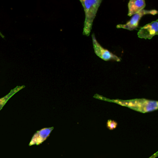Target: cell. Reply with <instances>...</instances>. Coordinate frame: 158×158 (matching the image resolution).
Segmentation results:
<instances>
[{
    "mask_svg": "<svg viewBox=\"0 0 158 158\" xmlns=\"http://www.w3.org/2000/svg\"><path fill=\"white\" fill-rule=\"evenodd\" d=\"M94 97L97 98L114 102L142 113L157 110L158 108V102L156 101L149 100L146 99H135L129 100H110L98 94H96Z\"/></svg>",
    "mask_w": 158,
    "mask_h": 158,
    "instance_id": "obj_1",
    "label": "cell"
},
{
    "mask_svg": "<svg viewBox=\"0 0 158 158\" xmlns=\"http://www.w3.org/2000/svg\"><path fill=\"white\" fill-rule=\"evenodd\" d=\"M85 11V18L83 35L89 36L92 30L93 21L102 0H80Z\"/></svg>",
    "mask_w": 158,
    "mask_h": 158,
    "instance_id": "obj_2",
    "label": "cell"
},
{
    "mask_svg": "<svg viewBox=\"0 0 158 158\" xmlns=\"http://www.w3.org/2000/svg\"><path fill=\"white\" fill-rule=\"evenodd\" d=\"M158 14V11L155 10H143L133 15L129 21L125 24H119L116 26V28H123L129 31L137 30L139 26V23L141 18L147 15H155Z\"/></svg>",
    "mask_w": 158,
    "mask_h": 158,
    "instance_id": "obj_3",
    "label": "cell"
},
{
    "mask_svg": "<svg viewBox=\"0 0 158 158\" xmlns=\"http://www.w3.org/2000/svg\"><path fill=\"white\" fill-rule=\"evenodd\" d=\"M93 48L96 55L104 61L114 60L120 62L122 59L115 54L104 48L97 41L94 34L92 35Z\"/></svg>",
    "mask_w": 158,
    "mask_h": 158,
    "instance_id": "obj_4",
    "label": "cell"
},
{
    "mask_svg": "<svg viewBox=\"0 0 158 158\" xmlns=\"http://www.w3.org/2000/svg\"><path fill=\"white\" fill-rule=\"evenodd\" d=\"M158 35V20L153 21L140 27L137 33L139 38L151 40Z\"/></svg>",
    "mask_w": 158,
    "mask_h": 158,
    "instance_id": "obj_5",
    "label": "cell"
},
{
    "mask_svg": "<svg viewBox=\"0 0 158 158\" xmlns=\"http://www.w3.org/2000/svg\"><path fill=\"white\" fill-rule=\"evenodd\" d=\"M53 129V127H47L37 131L36 133L33 135L29 143V146L39 145L40 144L43 143L49 136L51 133Z\"/></svg>",
    "mask_w": 158,
    "mask_h": 158,
    "instance_id": "obj_6",
    "label": "cell"
},
{
    "mask_svg": "<svg viewBox=\"0 0 158 158\" xmlns=\"http://www.w3.org/2000/svg\"><path fill=\"white\" fill-rule=\"evenodd\" d=\"M144 0H130L128 3V16H132L144 10L146 7Z\"/></svg>",
    "mask_w": 158,
    "mask_h": 158,
    "instance_id": "obj_7",
    "label": "cell"
},
{
    "mask_svg": "<svg viewBox=\"0 0 158 158\" xmlns=\"http://www.w3.org/2000/svg\"><path fill=\"white\" fill-rule=\"evenodd\" d=\"M25 87V85L17 86L16 87L11 89L9 94H7L3 98H0V110H2V108L4 107V105L6 104L11 98H12L15 94H16L18 91L24 88Z\"/></svg>",
    "mask_w": 158,
    "mask_h": 158,
    "instance_id": "obj_8",
    "label": "cell"
},
{
    "mask_svg": "<svg viewBox=\"0 0 158 158\" xmlns=\"http://www.w3.org/2000/svg\"><path fill=\"white\" fill-rule=\"evenodd\" d=\"M107 127L110 130H113L117 126V123L113 120H108L107 123Z\"/></svg>",
    "mask_w": 158,
    "mask_h": 158,
    "instance_id": "obj_9",
    "label": "cell"
},
{
    "mask_svg": "<svg viewBox=\"0 0 158 158\" xmlns=\"http://www.w3.org/2000/svg\"><path fill=\"white\" fill-rule=\"evenodd\" d=\"M0 36H1L2 38H4V36L3 35L1 32H0Z\"/></svg>",
    "mask_w": 158,
    "mask_h": 158,
    "instance_id": "obj_10",
    "label": "cell"
}]
</instances>
